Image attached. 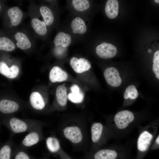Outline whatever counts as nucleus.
<instances>
[{
	"label": "nucleus",
	"instance_id": "obj_28",
	"mask_svg": "<svg viewBox=\"0 0 159 159\" xmlns=\"http://www.w3.org/2000/svg\"><path fill=\"white\" fill-rule=\"evenodd\" d=\"M72 4L74 8L79 11H85L90 6L89 2L87 0H73Z\"/></svg>",
	"mask_w": 159,
	"mask_h": 159
},
{
	"label": "nucleus",
	"instance_id": "obj_13",
	"mask_svg": "<svg viewBox=\"0 0 159 159\" xmlns=\"http://www.w3.org/2000/svg\"><path fill=\"white\" fill-rule=\"evenodd\" d=\"M30 102L32 107L37 110H42L45 107V103L41 95L37 92H32L30 97Z\"/></svg>",
	"mask_w": 159,
	"mask_h": 159
},
{
	"label": "nucleus",
	"instance_id": "obj_26",
	"mask_svg": "<svg viewBox=\"0 0 159 159\" xmlns=\"http://www.w3.org/2000/svg\"><path fill=\"white\" fill-rule=\"evenodd\" d=\"M13 158L14 159H37L29 155L25 149L20 147H15Z\"/></svg>",
	"mask_w": 159,
	"mask_h": 159
},
{
	"label": "nucleus",
	"instance_id": "obj_19",
	"mask_svg": "<svg viewBox=\"0 0 159 159\" xmlns=\"http://www.w3.org/2000/svg\"><path fill=\"white\" fill-rule=\"evenodd\" d=\"M71 26L73 32L75 34H83L87 30L85 21L80 17H76L72 20Z\"/></svg>",
	"mask_w": 159,
	"mask_h": 159
},
{
	"label": "nucleus",
	"instance_id": "obj_25",
	"mask_svg": "<svg viewBox=\"0 0 159 159\" xmlns=\"http://www.w3.org/2000/svg\"><path fill=\"white\" fill-rule=\"evenodd\" d=\"M46 144L48 150L52 153H56L59 150L60 145L58 139L53 137H49L46 140Z\"/></svg>",
	"mask_w": 159,
	"mask_h": 159
},
{
	"label": "nucleus",
	"instance_id": "obj_3",
	"mask_svg": "<svg viewBox=\"0 0 159 159\" xmlns=\"http://www.w3.org/2000/svg\"><path fill=\"white\" fill-rule=\"evenodd\" d=\"M133 113L129 110H124L117 112L114 117V121L117 127L123 129L127 127L134 119Z\"/></svg>",
	"mask_w": 159,
	"mask_h": 159
},
{
	"label": "nucleus",
	"instance_id": "obj_8",
	"mask_svg": "<svg viewBox=\"0 0 159 159\" xmlns=\"http://www.w3.org/2000/svg\"><path fill=\"white\" fill-rule=\"evenodd\" d=\"M20 106L17 102L11 100L4 99L0 101V111L5 114H11L17 112Z\"/></svg>",
	"mask_w": 159,
	"mask_h": 159
},
{
	"label": "nucleus",
	"instance_id": "obj_2",
	"mask_svg": "<svg viewBox=\"0 0 159 159\" xmlns=\"http://www.w3.org/2000/svg\"><path fill=\"white\" fill-rule=\"evenodd\" d=\"M41 125L28 132L21 142L20 147L24 149L38 143L42 139Z\"/></svg>",
	"mask_w": 159,
	"mask_h": 159
},
{
	"label": "nucleus",
	"instance_id": "obj_31",
	"mask_svg": "<svg viewBox=\"0 0 159 159\" xmlns=\"http://www.w3.org/2000/svg\"><path fill=\"white\" fill-rule=\"evenodd\" d=\"M155 141L156 143L157 144H158V145L159 144V135H158V137L156 138Z\"/></svg>",
	"mask_w": 159,
	"mask_h": 159
},
{
	"label": "nucleus",
	"instance_id": "obj_27",
	"mask_svg": "<svg viewBox=\"0 0 159 159\" xmlns=\"http://www.w3.org/2000/svg\"><path fill=\"white\" fill-rule=\"evenodd\" d=\"M15 48L14 44L10 39L4 37H0V50L11 51Z\"/></svg>",
	"mask_w": 159,
	"mask_h": 159
},
{
	"label": "nucleus",
	"instance_id": "obj_20",
	"mask_svg": "<svg viewBox=\"0 0 159 159\" xmlns=\"http://www.w3.org/2000/svg\"><path fill=\"white\" fill-rule=\"evenodd\" d=\"M56 95L58 104L61 106L65 105L67 102L68 95L66 87L63 85H60L57 88Z\"/></svg>",
	"mask_w": 159,
	"mask_h": 159
},
{
	"label": "nucleus",
	"instance_id": "obj_35",
	"mask_svg": "<svg viewBox=\"0 0 159 159\" xmlns=\"http://www.w3.org/2000/svg\"><path fill=\"white\" fill-rule=\"evenodd\" d=\"M70 159L69 158V159Z\"/></svg>",
	"mask_w": 159,
	"mask_h": 159
},
{
	"label": "nucleus",
	"instance_id": "obj_14",
	"mask_svg": "<svg viewBox=\"0 0 159 159\" xmlns=\"http://www.w3.org/2000/svg\"><path fill=\"white\" fill-rule=\"evenodd\" d=\"M12 25L16 26L21 22L22 18L23 13L21 10L17 6L9 9L7 12Z\"/></svg>",
	"mask_w": 159,
	"mask_h": 159
},
{
	"label": "nucleus",
	"instance_id": "obj_11",
	"mask_svg": "<svg viewBox=\"0 0 159 159\" xmlns=\"http://www.w3.org/2000/svg\"><path fill=\"white\" fill-rule=\"evenodd\" d=\"M19 71V67L16 65H13L9 68L4 62H0V73L7 77L13 79L16 77Z\"/></svg>",
	"mask_w": 159,
	"mask_h": 159
},
{
	"label": "nucleus",
	"instance_id": "obj_12",
	"mask_svg": "<svg viewBox=\"0 0 159 159\" xmlns=\"http://www.w3.org/2000/svg\"><path fill=\"white\" fill-rule=\"evenodd\" d=\"M119 4L117 0L107 1L105 8L106 15L110 19L116 17L118 14Z\"/></svg>",
	"mask_w": 159,
	"mask_h": 159
},
{
	"label": "nucleus",
	"instance_id": "obj_30",
	"mask_svg": "<svg viewBox=\"0 0 159 159\" xmlns=\"http://www.w3.org/2000/svg\"><path fill=\"white\" fill-rule=\"evenodd\" d=\"M153 69L155 77L159 79V50L157 51L154 53L153 59Z\"/></svg>",
	"mask_w": 159,
	"mask_h": 159
},
{
	"label": "nucleus",
	"instance_id": "obj_16",
	"mask_svg": "<svg viewBox=\"0 0 159 159\" xmlns=\"http://www.w3.org/2000/svg\"><path fill=\"white\" fill-rule=\"evenodd\" d=\"M70 90L72 92L69 93L68 95L69 100L74 103L81 102L83 100L84 96L78 86L74 85L71 87Z\"/></svg>",
	"mask_w": 159,
	"mask_h": 159
},
{
	"label": "nucleus",
	"instance_id": "obj_10",
	"mask_svg": "<svg viewBox=\"0 0 159 159\" xmlns=\"http://www.w3.org/2000/svg\"><path fill=\"white\" fill-rule=\"evenodd\" d=\"M67 78V72L58 66L53 67L50 72L49 79L52 82H63L66 81Z\"/></svg>",
	"mask_w": 159,
	"mask_h": 159
},
{
	"label": "nucleus",
	"instance_id": "obj_23",
	"mask_svg": "<svg viewBox=\"0 0 159 159\" xmlns=\"http://www.w3.org/2000/svg\"><path fill=\"white\" fill-rule=\"evenodd\" d=\"M40 11L44 22L46 25H51L54 21V16L51 9L46 6H42L40 8Z\"/></svg>",
	"mask_w": 159,
	"mask_h": 159
},
{
	"label": "nucleus",
	"instance_id": "obj_29",
	"mask_svg": "<svg viewBox=\"0 0 159 159\" xmlns=\"http://www.w3.org/2000/svg\"><path fill=\"white\" fill-rule=\"evenodd\" d=\"M138 94L136 87L134 85H132L128 86L126 89L124 97L125 99L129 98L131 99H135L138 97Z\"/></svg>",
	"mask_w": 159,
	"mask_h": 159
},
{
	"label": "nucleus",
	"instance_id": "obj_22",
	"mask_svg": "<svg viewBox=\"0 0 159 159\" xmlns=\"http://www.w3.org/2000/svg\"><path fill=\"white\" fill-rule=\"evenodd\" d=\"M31 24L34 30L39 35H42L47 33L46 25L44 21H41L38 18H34L31 21Z\"/></svg>",
	"mask_w": 159,
	"mask_h": 159
},
{
	"label": "nucleus",
	"instance_id": "obj_15",
	"mask_svg": "<svg viewBox=\"0 0 159 159\" xmlns=\"http://www.w3.org/2000/svg\"><path fill=\"white\" fill-rule=\"evenodd\" d=\"M13 141L10 140L0 148V159H12L15 148Z\"/></svg>",
	"mask_w": 159,
	"mask_h": 159
},
{
	"label": "nucleus",
	"instance_id": "obj_21",
	"mask_svg": "<svg viewBox=\"0 0 159 159\" xmlns=\"http://www.w3.org/2000/svg\"><path fill=\"white\" fill-rule=\"evenodd\" d=\"M117 154L114 150L105 149L97 152L94 155L95 159H115Z\"/></svg>",
	"mask_w": 159,
	"mask_h": 159
},
{
	"label": "nucleus",
	"instance_id": "obj_18",
	"mask_svg": "<svg viewBox=\"0 0 159 159\" xmlns=\"http://www.w3.org/2000/svg\"><path fill=\"white\" fill-rule=\"evenodd\" d=\"M14 37L17 41V46L19 48L22 49H26L31 47V43L25 34L18 32L15 34Z\"/></svg>",
	"mask_w": 159,
	"mask_h": 159
},
{
	"label": "nucleus",
	"instance_id": "obj_17",
	"mask_svg": "<svg viewBox=\"0 0 159 159\" xmlns=\"http://www.w3.org/2000/svg\"><path fill=\"white\" fill-rule=\"evenodd\" d=\"M71 41V37L69 34L63 32L57 34L54 40V43L56 47L61 46L66 48L70 44Z\"/></svg>",
	"mask_w": 159,
	"mask_h": 159
},
{
	"label": "nucleus",
	"instance_id": "obj_32",
	"mask_svg": "<svg viewBox=\"0 0 159 159\" xmlns=\"http://www.w3.org/2000/svg\"><path fill=\"white\" fill-rule=\"evenodd\" d=\"M155 1L157 3H159V0H155Z\"/></svg>",
	"mask_w": 159,
	"mask_h": 159
},
{
	"label": "nucleus",
	"instance_id": "obj_5",
	"mask_svg": "<svg viewBox=\"0 0 159 159\" xmlns=\"http://www.w3.org/2000/svg\"><path fill=\"white\" fill-rule=\"evenodd\" d=\"M104 75L107 83L113 87L119 86L122 82L117 69L114 67L107 68L104 71Z\"/></svg>",
	"mask_w": 159,
	"mask_h": 159
},
{
	"label": "nucleus",
	"instance_id": "obj_34",
	"mask_svg": "<svg viewBox=\"0 0 159 159\" xmlns=\"http://www.w3.org/2000/svg\"><path fill=\"white\" fill-rule=\"evenodd\" d=\"M1 5L0 4V10H1Z\"/></svg>",
	"mask_w": 159,
	"mask_h": 159
},
{
	"label": "nucleus",
	"instance_id": "obj_4",
	"mask_svg": "<svg viewBox=\"0 0 159 159\" xmlns=\"http://www.w3.org/2000/svg\"><path fill=\"white\" fill-rule=\"evenodd\" d=\"M96 51L100 57L106 59L114 57L117 53V49L116 47L112 44L104 43L98 45Z\"/></svg>",
	"mask_w": 159,
	"mask_h": 159
},
{
	"label": "nucleus",
	"instance_id": "obj_6",
	"mask_svg": "<svg viewBox=\"0 0 159 159\" xmlns=\"http://www.w3.org/2000/svg\"><path fill=\"white\" fill-rule=\"evenodd\" d=\"M70 63L74 70L78 73H81L88 70L91 67L89 61L83 58L79 59L75 57H72L70 60Z\"/></svg>",
	"mask_w": 159,
	"mask_h": 159
},
{
	"label": "nucleus",
	"instance_id": "obj_24",
	"mask_svg": "<svg viewBox=\"0 0 159 159\" xmlns=\"http://www.w3.org/2000/svg\"><path fill=\"white\" fill-rule=\"evenodd\" d=\"M103 126L100 123L96 122L92 125L91 128V138L92 141L97 142L99 140L102 132Z\"/></svg>",
	"mask_w": 159,
	"mask_h": 159
},
{
	"label": "nucleus",
	"instance_id": "obj_9",
	"mask_svg": "<svg viewBox=\"0 0 159 159\" xmlns=\"http://www.w3.org/2000/svg\"><path fill=\"white\" fill-rule=\"evenodd\" d=\"M152 135L147 131H144L140 135L137 141V147L140 151L144 152L148 149L153 139Z\"/></svg>",
	"mask_w": 159,
	"mask_h": 159
},
{
	"label": "nucleus",
	"instance_id": "obj_33",
	"mask_svg": "<svg viewBox=\"0 0 159 159\" xmlns=\"http://www.w3.org/2000/svg\"><path fill=\"white\" fill-rule=\"evenodd\" d=\"M152 51H151V50L150 49H149L148 50V52H149V53H150Z\"/></svg>",
	"mask_w": 159,
	"mask_h": 159
},
{
	"label": "nucleus",
	"instance_id": "obj_7",
	"mask_svg": "<svg viewBox=\"0 0 159 159\" xmlns=\"http://www.w3.org/2000/svg\"><path fill=\"white\" fill-rule=\"evenodd\" d=\"M65 137L73 143L80 142L82 139V135L80 129L76 126L67 127L63 130Z\"/></svg>",
	"mask_w": 159,
	"mask_h": 159
},
{
	"label": "nucleus",
	"instance_id": "obj_1",
	"mask_svg": "<svg viewBox=\"0 0 159 159\" xmlns=\"http://www.w3.org/2000/svg\"><path fill=\"white\" fill-rule=\"evenodd\" d=\"M4 123L9 128L12 135L28 132L41 125L40 122L36 120L19 119L12 117Z\"/></svg>",
	"mask_w": 159,
	"mask_h": 159
}]
</instances>
